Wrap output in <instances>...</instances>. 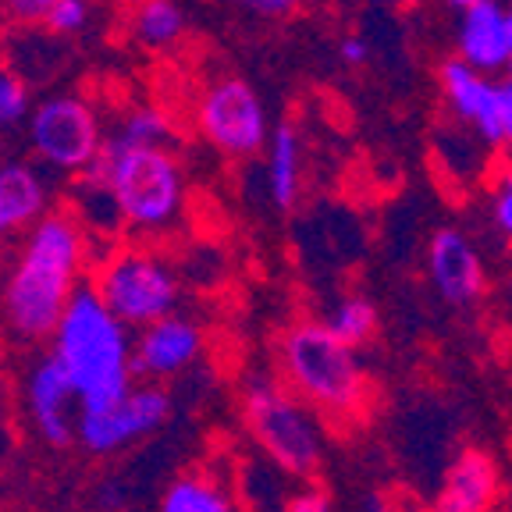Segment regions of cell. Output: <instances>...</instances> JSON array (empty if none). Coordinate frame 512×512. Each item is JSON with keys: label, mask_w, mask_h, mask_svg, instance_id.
Wrapping results in <instances>:
<instances>
[{"label": "cell", "mask_w": 512, "mask_h": 512, "mask_svg": "<svg viewBox=\"0 0 512 512\" xmlns=\"http://www.w3.org/2000/svg\"><path fill=\"white\" fill-rule=\"evenodd\" d=\"M285 512H331V498L317 484H303L285 498Z\"/></svg>", "instance_id": "obj_26"}, {"label": "cell", "mask_w": 512, "mask_h": 512, "mask_svg": "<svg viewBox=\"0 0 512 512\" xmlns=\"http://www.w3.org/2000/svg\"><path fill=\"white\" fill-rule=\"evenodd\" d=\"M171 392L164 384L136 381L118 402L104 409H79L75 413V441L89 456H111L121 448L157 434L171 420Z\"/></svg>", "instance_id": "obj_7"}, {"label": "cell", "mask_w": 512, "mask_h": 512, "mask_svg": "<svg viewBox=\"0 0 512 512\" xmlns=\"http://www.w3.org/2000/svg\"><path fill=\"white\" fill-rule=\"evenodd\" d=\"M324 324H328V331L338 342H345L349 349H360L377 331V306L363 296H345V299H338L335 310H331V317L324 320Z\"/></svg>", "instance_id": "obj_21"}, {"label": "cell", "mask_w": 512, "mask_h": 512, "mask_svg": "<svg viewBox=\"0 0 512 512\" xmlns=\"http://www.w3.org/2000/svg\"><path fill=\"white\" fill-rule=\"evenodd\" d=\"M459 61L470 64L473 72L491 75L505 68L512 57L509 32H505V8L495 0H480L473 8L459 11Z\"/></svg>", "instance_id": "obj_15"}, {"label": "cell", "mask_w": 512, "mask_h": 512, "mask_svg": "<svg viewBox=\"0 0 512 512\" xmlns=\"http://www.w3.org/2000/svg\"><path fill=\"white\" fill-rule=\"evenodd\" d=\"M338 54H342L345 64H363L367 61V43H363L360 36H345V40L338 43Z\"/></svg>", "instance_id": "obj_29"}, {"label": "cell", "mask_w": 512, "mask_h": 512, "mask_svg": "<svg viewBox=\"0 0 512 512\" xmlns=\"http://www.w3.org/2000/svg\"><path fill=\"white\" fill-rule=\"evenodd\" d=\"M441 89H445L448 104L466 125L480 132L488 143H502V100H498V82L491 75L473 72L470 64L459 57L441 64Z\"/></svg>", "instance_id": "obj_13"}, {"label": "cell", "mask_w": 512, "mask_h": 512, "mask_svg": "<svg viewBox=\"0 0 512 512\" xmlns=\"http://www.w3.org/2000/svg\"><path fill=\"white\" fill-rule=\"evenodd\" d=\"M281 384L306 409L328 420H356L370 399L367 374L345 342H338L324 320H299L278 338Z\"/></svg>", "instance_id": "obj_3"}, {"label": "cell", "mask_w": 512, "mask_h": 512, "mask_svg": "<svg viewBox=\"0 0 512 512\" xmlns=\"http://www.w3.org/2000/svg\"><path fill=\"white\" fill-rule=\"evenodd\" d=\"M89 18V0H57L47 15V32L50 36H72L86 25Z\"/></svg>", "instance_id": "obj_24"}, {"label": "cell", "mask_w": 512, "mask_h": 512, "mask_svg": "<svg viewBox=\"0 0 512 512\" xmlns=\"http://www.w3.org/2000/svg\"><path fill=\"white\" fill-rule=\"evenodd\" d=\"M196 125L217 153L235 160L256 157L271 136L260 93L235 75H224L203 89L200 107H196Z\"/></svg>", "instance_id": "obj_9"}, {"label": "cell", "mask_w": 512, "mask_h": 512, "mask_svg": "<svg viewBox=\"0 0 512 512\" xmlns=\"http://www.w3.org/2000/svg\"><path fill=\"white\" fill-rule=\"evenodd\" d=\"M267 189H271V203L278 210H292L299 203V189H303V153H299L296 128L281 121L267 136Z\"/></svg>", "instance_id": "obj_17"}, {"label": "cell", "mask_w": 512, "mask_h": 512, "mask_svg": "<svg viewBox=\"0 0 512 512\" xmlns=\"http://www.w3.org/2000/svg\"><path fill=\"white\" fill-rule=\"evenodd\" d=\"M495 221L505 235L512 239V164L502 171L498 178V189H495Z\"/></svg>", "instance_id": "obj_27"}, {"label": "cell", "mask_w": 512, "mask_h": 512, "mask_svg": "<svg viewBox=\"0 0 512 512\" xmlns=\"http://www.w3.org/2000/svg\"><path fill=\"white\" fill-rule=\"evenodd\" d=\"M427 274L448 306H466L484 292V267L473 242L456 228H438L427 246Z\"/></svg>", "instance_id": "obj_12"}, {"label": "cell", "mask_w": 512, "mask_h": 512, "mask_svg": "<svg viewBox=\"0 0 512 512\" xmlns=\"http://www.w3.org/2000/svg\"><path fill=\"white\" fill-rule=\"evenodd\" d=\"M168 118L153 107H139L128 111L121 118V125L114 128V136L104 139V146H118V150H146V146H164L168 139Z\"/></svg>", "instance_id": "obj_22"}, {"label": "cell", "mask_w": 512, "mask_h": 512, "mask_svg": "<svg viewBox=\"0 0 512 512\" xmlns=\"http://www.w3.org/2000/svg\"><path fill=\"white\" fill-rule=\"evenodd\" d=\"M128 25L143 47H171L185 32V11L175 0H136Z\"/></svg>", "instance_id": "obj_20"}, {"label": "cell", "mask_w": 512, "mask_h": 512, "mask_svg": "<svg viewBox=\"0 0 512 512\" xmlns=\"http://www.w3.org/2000/svg\"><path fill=\"white\" fill-rule=\"evenodd\" d=\"M57 0H4V11L11 15V22H18L22 29L43 25Z\"/></svg>", "instance_id": "obj_25"}, {"label": "cell", "mask_w": 512, "mask_h": 512, "mask_svg": "<svg viewBox=\"0 0 512 512\" xmlns=\"http://www.w3.org/2000/svg\"><path fill=\"white\" fill-rule=\"evenodd\" d=\"M445 4L456 11H466V8H473V4H480V0H445Z\"/></svg>", "instance_id": "obj_32"}, {"label": "cell", "mask_w": 512, "mask_h": 512, "mask_svg": "<svg viewBox=\"0 0 512 512\" xmlns=\"http://www.w3.org/2000/svg\"><path fill=\"white\" fill-rule=\"evenodd\" d=\"M498 100H502V143H512V82L498 86Z\"/></svg>", "instance_id": "obj_30"}, {"label": "cell", "mask_w": 512, "mask_h": 512, "mask_svg": "<svg viewBox=\"0 0 512 512\" xmlns=\"http://www.w3.org/2000/svg\"><path fill=\"white\" fill-rule=\"evenodd\" d=\"M203 345H207V338H203V328L196 320L182 317V313L153 320L132 335V377L146 384L171 381L200 360Z\"/></svg>", "instance_id": "obj_10"}, {"label": "cell", "mask_w": 512, "mask_h": 512, "mask_svg": "<svg viewBox=\"0 0 512 512\" xmlns=\"http://www.w3.org/2000/svg\"><path fill=\"white\" fill-rule=\"evenodd\" d=\"M50 356L72 384L79 409H104L136 384L132 377V331L104 310L93 288L82 281L68 299Z\"/></svg>", "instance_id": "obj_2"}, {"label": "cell", "mask_w": 512, "mask_h": 512, "mask_svg": "<svg viewBox=\"0 0 512 512\" xmlns=\"http://www.w3.org/2000/svg\"><path fill=\"white\" fill-rule=\"evenodd\" d=\"M505 72H509V82H512V57H509V64H505Z\"/></svg>", "instance_id": "obj_34"}, {"label": "cell", "mask_w": 512, "mask_h": 512, "mask_svg": "<svg viewBox=\"0 0 512 512\" xmlns=\"http://www.w3.org/2000/svg\"><path fill=\"white\" fill-rule=\"evenodd\" d=\"M498 498V466L488 452L466 448L448 466L431 512H491Z\"/></svg>", "instance_id": "obj_14"}, {"label": "cell", "mask_w": 512, "mask_h": 512, "mask_svg": "<svg viewBox=\"0 0 512 512\" xmlns=\"http://www.w3.org/2000/svg\"><path fill=\"white\" fill-rule=\"evenodd\" d=\"M32 111L29 86L11 68H0V128H15Z\"/></svg>", "instance_id": "obj_23"}, {"label": "cell", "mask_w": 512, "mask_h": 512, "mask_svg": "<svg viewBox=\"0 0 512 512\" xmlns=\"http://www.w3.org/2000/svg\"><path fill=\"white\" fill-rule=\"evenodd\" d=\"M100 498H104V505H107V509H118V505H121V491H104V495H100Z\"/></svg>", "instance_id": "obj_31"}, {"label": "cell", "mask_w": 512, "mask_h": 512, "mask_svg": "<svg viewBox=\"0 0 512 512\" xmlns=\"http://www.w3.org/2000/svg\"><path fill=\"white\" fill-rule=\"evenodd\" d=\"M505 32H509V47H512V4L505 8Z\"/></svg>", "instance_id": "obj_33"}, {"label": "cell", "mask_w": 512, "mask_h": 512, "mask_svg": "<svg viewBox=\"0 0 512 512\" xmlns=\"http://www.w3.org/2000/svg\"><path fill=\"white\" fill-rule=\"evenodd\" d=\"M68 210L75 214V221L82 224V232H86V235L89 232L118 235L121 228H125V221H121V210H118V203H114L111 189H107V182L96 175L93 168L82 171V178L75 182Z\"/></svg>", "instance_id": "obj_18"}, {"label": "cell", "mask_w": 512, "mask_h": 512, "mask_svg": "<svg viewBox=\"0 0 512 512\" xmlns=\"http://www.w3.org/2000/svg\"><path fill=\"white\" fill-rule=\"evenodd\" d=\"M157 512H235V502L210 473H182L164 488Z\"/></svg>", "instance_id": "obj_19"}, {"label": "cell", "mask_w": 512, "mask_h": 512, "mask_svg": "<svg viewBox=\"0 0 512 512\" xmlns=\"http://www.w3.org/2000/svg\"><path fill=\"white\" fill-rule=\"evenodd\" d=\"M89 168L107 182L121 221L132 232H164L182 214L185 175L175 153L164 146H146V150L104 146Z\"/></svg>", "instance_id": "obj_4"}, {"label": "cell", "mask_w": 512, "mask_h": 512, "mask_svg": "<svg viewBox=\"0 0 512 512\" xmlns=\"http://www.w3.org/2000/svg\"><path fill=\"white\" fill-rule=\"evenodd\" d=\"M47 178L32 164L11 160L0 168V246L15 235L29 232L32 224L47 214Z\"/></svg>", "instance_id": "obj_16"}, {"label": "cell", "mask_w": 512, "mask_h": 512, "mask_svg": "<svg viewBox=\"0 0 512 512\" xmlns=\"http://www.w3.org/2000/svg\"><path fill=\"white\" fill-rule=\"evenodd\" d=\"M242 424L278 470L313 480L324 459V438L313 409H306L281 381L260 377L242 392Z\"/></svg>", "instance_id": "obj_5"}, {"label": "cell", "mask_w": 512, "mask_h": 512, "mask_svg": "<svg viewBox=\"0 0 512 512\" xmlns=\"http://www.w3.org/2000/svg\"><path fill=\"white\" fill-rule=\"evenodd\" d=\"M89 264V235L68 207L47 210L22 239L15 264L4 278L0 310L8 328L25 342L54 335L68 299L82 285Z\"/></svg>", "instance_id": "obj_1"}, {"label": "cell", "mask_w": 512, "mask_h": 512, "mask_svg": "<svg viewBox=\"0 0 512 512\" xmlns=\"http://www.w3.org/2000/svg\"><path fill=\"white\" fill-rule=\"evenodd\" d=\"M25 406H29L32 427L47 445L64 448L75 441V392L54 356H43L25 377Z\"/></svg>", "instance_id": "obj_11"}, {"label": "cell", "mask_w": 512, "mask_h": 512, "mask_svg": "<svg viewBox=\"0 0 512 512\" xmlns=\"http://www.w3.org/2000/svg\"><path fill=\"white\" fill-rule=\"evenodd\" d=\"M29 143L43 164L82 175L104 150V128L89 100L61 93L32 107Z\"/></svg>", "instance_id": "obj_8"}, {"label": "cell", "mask_w": 512, "mask_h": 512, "mask_svg": "<svg viewBox=\"0 0 512 512\" xmlns=\"http://www.w3.org/2000/svg\"><path fill=\"white\" fill-rule=\"evenodd\" d=\"M89 288L104 303V310L128 331H143L153 320L171 317L182 299V281L175 267L146 246L114 249L93 271Z\"/></svg>", "instance_id": "obj_6"}, {"label": "cell", "mask_w": 512, "mask_h": 512, "mask_svg": "<svg viewBox=\"0 0 512 512\" xmlns=\"http://www.w3.org/2000/svg\"><path fill=\"white\" fill-rule=\"evenodd\" d=\"M242 11L260 18H288L292 11L299 8V0H235Z\"/></svg>", "instance_id": "obj_28"}]
</instances>
